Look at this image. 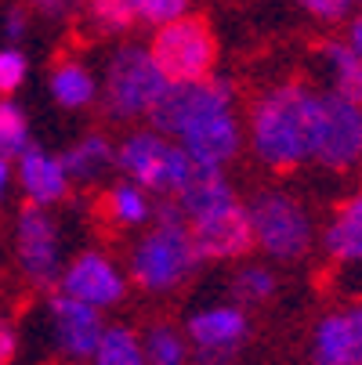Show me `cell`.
I'll use <instances>...</instances> for the list:
<instances>
[{
    "label": "cell",
    "instance_id": "34",
    "mask_svg": "<svg viewBox=\"0 0 362 365\" xmlns=\"http://www.w3.org/2000/svg\"><path fill=\"white\" fill-rule=\"evenodd\" d=\"M344 40H348V43L358 51V55H362V8L348 19V33H344Z\"/></svg>",
    "mask_w": 362,
    "mask_h": 365
},
{
    "label": "cell",
    "instance_id": "10",
    "mask_svg": "<svg viewBox=\"0 0 362 365\" xmlns=\"http://www.w3.org/2000/svg\"><path fill=\"white\" fill-rule=\"evenodd\" d=\"M188 235H192L199 260H236V257H246L253 250L246 206H239L236 199L218 206L211 214L196 217V221H188Z\"/></svg>",
    "mask_w": 362,
    "mask_h": 365
},
{
    "label": "cell",
    "instance_id": "9",
    "mask_svg": "<svg viewBox=\"0 0 362 365\" xmlns=\"http://www.w3.org/2000/svg\"><path fill=\"white\" fill-rule=\"evenodd\" d=\"M312 365H362V300L323 311L308 340Z\"/></svg>",
    "mask_w": 362,
    "mask_h": 365
},
{
    "label": "cell",
    "instance_id": "12",
    "mask_svg": "<svg viewBox=\"0 0 362 365\" xmlns=\"http://www.w3.org/2000/svg\"><path fill=\"white\" fill-rule=\"evenodd\" d=\"M181 148L192 163H206V167L232 163L243 148V127H239L236 109H225V113H214V116L192 123L181 134Z\"/></svg>",
    "mask_w": 362,
    "mask_h": 365
},
{
    "label": "cell",
    "instance_id": "35",
    "mask_svg": "<svg viewBox=\"0 0 362 365\" xmlns=\"http://www.w3.org/2000/svg\"><path fill=\"white\" fill-rule=\"evenodd\" d=\"M4 185H8V160L0 155V195H4Z\"/></svg>",
    "mask_w": 362,
    "mask_h": 365
},
{
    "label": "cell",
    "instance_id": "4",
    "mask_svg": "<svg viewBox=\"0 0 362 365\" xmlns=\"http://www.w3.org/2000/svg\"><path fill=\"white\" fill-rule=\"evenodd\" d=\"M199 264V253L188 235V221L178 225H156L134 250L131 275L149 293H167L178 282H185Z\"/></svg>",
    "mask_w": 362,
    "mask_h": 365
},
{
    "label": "cell",
    "instance_id": "20",
    "mask_svg": "<svg viewBox=\"0 0 362 365\" xmlns=\"http://www.w3.org/2000/svg\"><path fill=\"white\" fill-rule=\"evenodd\" d=\"M51 94H55V101L66 109H84L94 101V76L87 73L84 62L62 58V62L51 66Z\"/></svg>",
    "mask_w": 362,
    "mask_h": 365
},
{
    "label": "cell",
    "instance_id": "23",
    "mask_svg": "<svg viewBox=\"0 0 362 365\" xmlns=\"http://www.w3.org/2000/svg\"><path fill=\"white\" fill-rule=\"evenodd\" d=\"M80 11H84V22L101 36H116V33H127L131 26H138L131 0H84Z\"/></svg>",
    "mask_w": 362,
    "mask_h": 365
},
{
    "label": "cell",
    "instance_id": "18",
    "mask_svg": "<svg viewBox=\"0 0 362 365\" xmlns=\"http://www.w3.org/2000/svg\"><path fill=\"white\" fill-rule=\"evenodd\" d=\"M19 181L29 195V202L47 206V202H59L69 188V174L62 167V160H51L44 148L26 145L19 152Z\"/></svg>",
    "mask_w": 362,
    "mask_h": 365
},
{
    "label": "cell",
    "instance_id": "31",
    "mask_svg": "<svg viewBox=\"0 0 362 365\" xmlns=\"http://www.w3.org/2000/svg\"><path fill=\"white\" fill-rule=\"evenodd\" d=\"M80 8H84V0H29V11L47 22H66L80 15Z\"/></svg>",
    "mask_w": 362,
    "mask_h": 365
},
{
    "label": "cell",
    "instance_id": "13",
    "mask_svg": "<svg viewBox=\"0 0 362 365\" xmlns=\"http://www.w3.org/2000/svg\"><path fill=\"white\" fill-rule=\"evenodd\" d=\"M62 293H69L91 307H113L124 300L127 286L113 260H106L101 253H80L62 275Z\"/></svg>",
    "mask_w": 362,
    "mask_h": 365
},
{
    "label": "cell",
    "instance_id": "8",
    "mask_svg": "<svg viewBox=\"0 0 362 365\" xmlns=\"http://www.w3.org/2000/svg\"><path fill=\"white\" fill-rule=\"evenodd\" d=\"M116 163L124 167V174L156 195H171L181 188L192 160L185 155L181 145L167 141L164 134H131L120 148H116Z\"/></svg>",
    "mask_w": 362,
    "mask_h": 365
},
{
    "label": "cell",
    "instance_id": "15",
    "mask_svg": "<svg viewBox=\"0 0 362 365\" xmlns=\"http://www.w3.org/2000/svg\"><path fill=\"white\" fill-rule=\"evenodd\" d=\"M51 319H55V333H59V347L69 358H91L101 336V315L98 307L69 297V293H55L51 297Z\"/></svg>",
    "mask_w": 362,
    "mask_h": 365
},
{
    "label": "cell",
    "instance_id": "27",
    "mask_svg": "<svg viewBox=\"0 0 362 365\" xmlns=\"http://www.w3.org/2000/svg\"><path fill=\"white\" fill-rule=\"evenodd\" d=\"M29 145V120L19 106L11 101H0V155L11 160Z\"/></svg>",
    "mask_w": 362,
    "mask_h": 365
},
{
    "label": "cell",
    "instance_id": "33",
    "mask_svg": "<svg viewBox=\"0 0 362 365\" xmlns=\"http://www.w3.org/2000/svg\"><path fill=\"white\" fill-rule=\"evenodd\" d=\"M11 354H15V329L0 319V365H4Z\"/></svg>",
    "mask_w": 362,
    "mask_h": 365
},
{
    "label": "cell",
    "instance_id": "1",
    "mask_svg": "<svg viewBox=\"0 0 362 365\" xmlns=\"http://www.w3.org/2000/svg\"><path fill=\"white\" fill-rule=\"evenodd\" d=\"M316 116L319 91L312 83L286 80L261 91L250 106V148L257 163L276 174H290L312 163Z\"/></svg>",
    "mask_w": 362,
    "mask_h": 365
},
{
    "label": "cell",
    "instance_id": "25",
    "mask_svg": "<svg viewBox=\"0 0 362 365\" xmlns=\"http://www.w3.org/2000/svg\"><path fill=\"white\" fill-rule=\"evenodd\" d=\"M145 361L149 365H185V344L178 336L174 326L167 322H156L149 333H145Z\"/></svg>",
    "mask_w": 362,
    "mask_h": 365
},
{
    "label": "cell",
    "instance_id": "21",
    "mask_svg": "<svg viewBox=\"0 0 362 365\" xmlns=\"http://www.w3.org/2000/svg\"><path fill=\"white\" fill-rule=\"evenodd\" d=\"M113 160H116L113 145L101 138V134H87V138H80V141L62 155V167H66L69 178H94V174L106 170Z\"/></svg>",
    "mask_w": 362,
    "mask_h": 365
},
{
    "label": "cell",
    "instance_id": "28",
    "mask_svg": "<svg viewBox=\"0 0 362 365\" xmlns=\"http://www.w3.org/2000/svg\"><path fill=\"white\" fill-rule=\"evenodd\" d=\"M131 8H134V19L145 26H167V22L188 15L192 0H131Z\"/></svg>",
    "mask_w": 362,
    "mask_h": 365
},
{
    "label": "cell",
    "instance_id": "11",
    "mask_svg": "<svg viewBox=\"0 0 362 365\" xmlns=\"http://www.w3.org/2000/svg\"><path fill=\"white\" fill-rule=\"evenodd\" d=\"M19 264L36 289H51L59 279V232L36 202L19 214Z\"/></svg>",
    "mask_w": 362,
    "mask_h": 365
},
{
    "label": "cell",
    "instance_id": "36",
    "mask_svg": "<svg viewBox=\"0 0 362 365\" xmlns=\"http://www.w3.org/2000/svg\"><path fill=\"white\" fill-rule=\"evenodd\" d=\"M358 167H362V160H358Z\"/></svg>",
    "mask_w": 362,
    "mask_h": 365
},
{
    "label": "cell",
    "instance_id": "5",
    "mask_svg": "<svg viewBox=\"0 0 362 365\" xmlns=\"http://www.w3.org/2000/svg\"><path fill=\"white\" fill-rule=\"evenodd\" d=\"M149 55L156 58L167 80H199L211 76L218 62V36L211 22L199 15H181L167 26H156L149 43Z\"/></svg>",
    "mask_w": 362,
    "mask_h": 365
},
{
    "label": "cell",
    "instance_id": "6",
    "mask_svg": "<svg viewBox=\"0 0 362 365\" xmlns=\"http://www.w3.org/2000/svg\"><path fill=\"white\" fill-rule=\"evenodd\" d=\"M236 106V91L225 76H199V80H167L164 94L152 101L149 120L156 130L181 138L192 123L225 113Z\"/></svg>",
    "mask_w": 362,
    "mask_h": 365
},
{
    "label": "cell",
    "instance_id": "7",
    "mask_svg": "<svg viewBox=\"0 0 362 365\" xmlns=\"http://www.w3.org/2000/svg\"><path fill=\"white\" fill-rule=\"evenodd\" d=\"M358 160H362V106L341 98L337 91H319L312 163L330 174H344L355 170Z\"/></svg>",
    "mask_w": 362,
    "mask_h": 365
},
{
    "label": "cell",
    "instance_id": "14",
    "mask_svg": "<svg viewBox=\"0 0 362 365\" xmlns=\"http://www.w3.org/2000/svg\"><path fill=\"white\" fill-rule=\"evenodd\" d=\"M319 242L337 268H362V188L348 192L330 210Z\"/></svg>",
    "mask_w": 362,
    "mask_h": 365
},
{
    "label": "cell",
    "instance_id": "22",
    "mask_svg": "<svg viewBox=\"0 0 362 365\" xmlns=\"http://www.w3.org/2000/svg\"><path fill=\"white\" fill-rule=\"evenodd\" d=\"M94 365H149L145 351L138 344V336L127 326H113V329H101L98 347H94Z\"/></svg>",
    "mask_w": 362,
    "mask_h": 365
},
{
    "label": "cell",
    "instance_id": "24",
    "mask_svg": "<svg viewBox=\"0 0 362 365\" xmlns=\"http://www.w3.org/2000/svg\"><path fill=\"white\" fill-rule=\"evenodd\" d=\"M279 293V279L265 264H243L232 275V297L239 304H268Z\"/></svg>",
    "mask_w": 362,
    "mask_h": 365
},
{
    "label": "cell",
    "instance_id": "30",
    "mask_svg": "<svg viewBox=\"0 0 362 365\" xmlns=\"http://www.w3.org/2000/svg\"><path fill=\"white\" fill-rule=\"evenodd\" d=\"M26 69H29V62L19 47L0 51V94H15L26 80Z\"/></svg>",
    "mask_w": 362,
    "mask_h": 365
},
{
    "label": "cell",
    "instance_id": "29",
    "mask_svg": "<svg viewBox=\"0 0 362 365\" xmlns=\"http://www.w3.org/2000/svg\"><path fill=\"white\" fill-rule=\"evenodd\" d=\"M304 8V15H312L316 22H326V26H337V22H348L362 4L358 0H297Z\"/></svg>",
    "mask_w": 362,
    "mask_h": 365
},
{
    "label": "cell",
    "instance_id": "37",
    "mask_svg": "<svg viewBox=\"0 0 362 365\" xmlns=\"http://www.w3.org/2000/svg\"><path fill=\"white\" fill-rule=\"evenodd\" d=\"M358 4H362V0H358Z\"/></svg>",
    "mask_w": 362,
    "mask_h": 365
},
{
    "label": "cell",
    "instance_id": "19",
    "mask_svg": "<svg viewBox=\"0 0 362 365\" xmlns=\"http://www.w3.org/2000/svg\"><path fill=\"white\" fill-rule=\"evenodd\" d=\"M323 62L330 73V91L362 106V55L348 40H323Z\"/></svg>",
    "mask_w": 362,
    "mask_h": 365
},
{
    "label": "cell",
    "instance_id": "16",
    "mask_svg": "<svg viewBox=\"0 0 362 365\" xmlns=\"http://www.w3.org/2000/svg\"><path fill=\"white\" fill-rule=\"evenodd\" d=\"M174 195H178L174 202L181 206V214L188 221H196V217L211 214V210H218V206L236 199L232 181L225 178V170L221 167H206V163H192L185 181H181V188Z\"/></svg>",
    "mask_w": 362,
    "mask_h": 365
},
{
    "label": "cell",
    "instance_id": "17",
    "mask_svg": "<svg viewBox=\"0 0 362 365\" xmlns=\"http://www.w3.org/2000/svg\"><path fill=\"white\" fill-rule=\"evenodd\" d=\"M250 333V322L239 307H211V311H199V315L188 322V336L199 351H225L236 354L243 347Z\"/></svg>",
    "mask_w": 362,
    "mask_h": 365
},
{
    "label": "cell",
    "instance_id": "26",
    "mask_svg": "<svg viewBox=\"0 0 362 365\" xmlns=\"http://www.w3.org/2000/svg\"><path fill=\"white\" fill-rule=\"evenodd\" d=\"M106 202H109V217L120 225H145L152 217V206L138 185H116Z\"/></svg>",
    "mask_w": 362,
    "mask_h": 365
},
{
    "label": "cell",
    "instance_id": "3",
    "mask_svg": "<svg viewBox=\"0 0 362 365\" xmlns=\"http://www.w3.org/2000/svg\"><path fill=\"white\" fill-rule=\"evenodd\" d=\"M164 87L167 76L156 66V58L149 55V47L120 43L106 69L101 101H106V113L113 120H134V116H149L152 101L164 94Z\"/></svg>",
    "mask_w": 362,
    "mask_h": 365
},
{
    "label": "cell",
    "instance_id": "32",
    "mask_svg": "<svg viewBox=\"0 0 362 365\" xmlns=\"http://www.w3.org/2000/svg\"><path fill=\"white\" fill-rule=\"evenodd\" d=\"M26 29H29V15H26V8H22V4H11V8L4 11V36H8L11 43H19V40L26 36Z\"/></svg>",
    "mask_w": 362,
    "mask_h": 365
},
{
    "label": "cell",
    "instance_id": "2",
    "mask_svg": "<svg viewBox=\"0 0 362 365\" xmlns=\"http://www.w3.org/2000/svg\"><path fill=\"white\" fill-rule=\"evenodd\" d=\"M253 246L272 260H304L316 246V221L312 210L286 188H265L246 206Z\"/></svg>",
    "mask_w": 362,
    "mask_h": 365
}]
</instances>
